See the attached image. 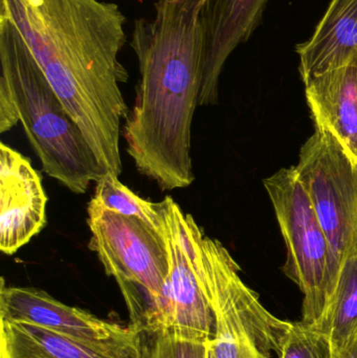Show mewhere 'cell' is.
<instances>
[{"label":"cell","mask_w":357,"mask_h":358,"mask_svg":"<svg viewBox=\"0 0 357 358\" xmlns=\"http://www.w3.org/2000/svg\"><path fill=\"white\" fill-rule=\"evenodd\" d=\"M42 73L81 128L105 174L121 176V123L129 79L119 54L127 18L103 0H0Z\"/></svg>","instance_id":"cell-1"},{"label":"cell","mask_w":357,"mask_h":358,"mask_svg":"<svg viewBox=\"0 0 357 358\" xmlns=\"http://www.w3.org/2000/svg\"><path fill=\"white\" fill-rule=\"evenodd\" d=\"M205 3L157 0L153 16L136 19L132 31L140 80L123 136L136 170L163 191L195 179L191 138L203 84Z\"/></svg>","instance_id":"cell-2"},{"label":"cell","mask_w":357,"mask_h":358,"mask_svg":"<svg viewBox=\"0 0 357 358\" xmlns=\"http://www.w3.org/2000/svg\"><path fill=\"white\" fill-rule=\"evenodd\" d=\"M20 123L42 171L73 193L105 176L75 120L42 73L16 27L0 16V132Z\"/></svg>","instance_id":"cell-3"},{"label":"cell","mask_w":357,"mask_h":358,"mask_svg":"<svg viewBox=\"0 0 357 358\" xmlns=\"http://www.w3.org/2000/svg\"><path fill=\"white\" fill-rule=\"evenodd\" d=\"M88 248L121 290L130 326L138 332L171 330L170 265L161 229L136 217L87 206Z\"/></svg>","instance_id":"cell-4"},{"label":"cell","mask_w":357,"mask_h":358,"mask_svg":"<svg viewBox=\"0 0 357 358\" xmlns=\"http://www.w3.org/2000/svg\"><path fill=\"white\" fill-rule=\"evenodd\" d=\"M286 245L285 275L303 294L302 320L314 325L328 306L340 264L295 167L264 179Z\"/></svg>","instance_id":"cell-5"},{"label":"cell","mask_w":357,"mask_h":358,"mask_svg":"<svg viewBox=\"0 0 357 358\" xmlns=\"http://www.w3.org/2000/svg\"><path fill=\"white\" fill-rule=\"evenodd\" d=\"M295 170L342 264L357 245V163L333 134L316 128Z\"/></svg>","instance_id":"cell-6"},{"label":"cell","mask_w":357,"mask_h":358,"mask_svg":"<svg viewBox=\"0 0 357 358\" xmlns=\"http://www.w3.org/2000/svg\"><path fill=\"white\" fill-rule=\"evenodd\" d=\"M177 204L170 196L159 202V229L171 265L169 284L173 322L169 334L189 342L209 343L217 334V320L189 256L176 215Z\"/></svg>","instance_id":"cell-7"},{"label":"cell","mask_w":357,"mask_h":358,"mask_svg":"<svg viewBox=\"0 0 357 358\" xmlns=\"http://www.w3.org/2000/svg\"><path fill=\"white\" fill-rule=\"evenodd\" d=\"M0 320L31 324L92 342H130L140 336L132 326L125 327L63 304L44 290L8 286L4 278L0 284Z\"/></svg>","instance_id":"cell-8"},{"label":"cell","mask_w":357,"mask_h":358,"mask_svg":"<svg viewBox=\"0 0 357 358\" xmlns=\"http://www.w3.org/2000/svg\"><path fill=\"white\" fill-rule=\"evenodd\" d=\"M48 196L31 161L0 144V250L12 256L46 224Z\"/></svg>","instance_id":"cell-9"},{"label":"cell","mask_w":357,"mask_h":358,"mask_svg":"<svg viewBox=\"0 0 357 358\" xmlns=\"http://www.w3.org/2000/svg\"><path fill=\"white\" fill-rule=\"evenodd\" d=\"M268 0H205V50L199 106L215 104L220 76L232 52L247 41Z\"/></svg>","instance_id":"cell-10"},{"label":"cell","mask_w":357,"mask_h":358,"mask_svg":"<svg viewBox=\"0 0 357 358\" xmlns=\"http://www.w3.org/2000/svg\"><path fill=\"white\" fill-rule=\"evenodd\" d=\"M0 358H142L140 336L130 342H92L0 320Z\"/></svg>","instance_id":"cell-11"},{"label":"cell","mask_w":357,"mask_h":358,"mask_svg":"<svg viewBox=\"0 0 357 358\" xmlns=\"http://www.w3.org/2000/svg\"><path fill=\"white\" fill-rule=\"evenodd\" d=\"M316 128L333 134L357 163V54L305 84Z\"/></svg>","instance_id":"cell-12"},{"label":"cell","mask_w":357,"mask_h":358,"mask_svg":"<svg viewBox=\"0 0 357 358\" xmlns=\"http://www.w3.org/2000/svg\"><path fill=\"white\" fill-rule=\"evenodd\" d=\"M304 83L357 54V0H333L309 40L297 46Z\"/></svg>","instance_id":"cell-13"},{"label":"cell","mask_w":357,"mask_h":358,"mask_svg":"<svg viewBox=\"0 0 357 358\" xmlns=\"http://www.w3.org/2000/svg\"><path fill=\"white\" fill-rule=\"evenodd\" d=\"M312 327L328 336L333 352L357 336V245L344 257L328 306Z\"/></svg>","instance_id":"cell-14"},{"label":"cell","mask_w":357,"mask_h":358,"mask_svg":"<svg viewBox=\"0 0 357 358\" xmlns=\"http://www.w3.org/2000/svg\"><path fill=\"white\" fill-rule=\"evenodd\" d=\"M89 202L117 214L142 219L156 229L161 227L159 202L148 201L140 197L112 174H105L96 181Z\"/></svg>","instance_id":"cell-15"},{"label":"cell","mask_w":357,"mask_h":358,"mask_svg":"<svg viewBox=\"0 0 357 358\" xmlns=\"http://www.w3.org/2000/svg\"><path fill=\"white\" fill-rule=\"evenodd\" d=\"M279 358H333V345L328 336L303 322H291L285 332Z\"/></svg>","instance_id":"cell-16"},{"label":"cell","mask_w":357,"mask_h":358,"mask_svg":"<svg viewBox=\"0 0 357 358\" xmlns=\"http://www.w3.org/2000/svg\"><path fill=\"white\" fill-rule=\"evenodd\" d=\"M142 358H207V343L180 340L169 332H140Z\"/></svg>","instance_id":"cell-17"},{"label":"cell","mask_w":357,"mask_h":358,"mask_svg":"<svg viewBox=\"0 0 357 358\" xmlns=\"http://www.w3.org/2000/svg\"><path fill=\"white\" fill-rule=\"evenodd\" d=\"M333 358H357V336L342 350L333 352Z\"/></svg>","instance_id":"cell-18"},{"label":"cell","mask_w":357,"mask_h":358,"mask_svg":"<svg viewBox=\"0 0 357 358\" xmlns=\"http://www.w3.org/2000/svg\"><path fill=\"white\" fill-rule=\"evenodd\" d=\"M207 358H216L215 355H214L213 348H212L211 342L207 343Z\"/></svg>","instance_id":"cell-19"}]
</instances>
